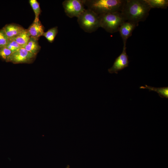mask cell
<instances>
[{"instance_id": "6da1fadb", "label": "cell", "mask_w": 168, "mask_h": 168, "mask_svg": "<svg viewBox=\"0 0 168 168\" xmlns=\"http://www.w3.org/2000/svg\"><path fill=\"white\" fill-rule=\"evenodd\" d=\"M151 8L145 0H126L121 12L126 21H144Z\"/></svg>"}, {"instance_id": "7a4b0ae2", "label": "cell", "mask_w": 168, "mask_h": 168, "mask_svg": "<svg viewBox=\"0 0 168 168\" xmlns=\"http://www.w3.org/2000/svg\"><path fill=\"white\" fill-rule=\"evenodd\" d=\"M126 0H85V5L98 15L121 12Z\"/></svg>"}, {"instance_id": "3957f363", "label": "cell", "mask_w": 168, "mask_h": 168, "mask_svg": "<svg viewBox=\"0 0 168 168\" xmlns=\"http://www.w3.org/2000/svg\"><path fill=\"white\" fill-rule=\"evenodd\" d=\"M99 16L100 27L111 33L118 31L121 24L126 21L120 12L105 13Z\"/></svg>"}, {"instance_id": "277c9868", "label": "cell", "mask_w": 168, "mask_h": 168, "mask_svg": "<svg viewBox=\"0 0 168 168\" xmlns=\"http://www.w3.org/2000/svg\"><path fill=\"white\" fill-rule=\"evenodd\" d=\"M77 18L80 27L86 32H92L100 27L99 16L89 9H85Z\"/></svg>"}, {"instance_id": "5b68a950", "label": "cell", "mask_w": 168, "mask_h": 168, "mask_svg": "<svg viewBox=\"0 0 168 168\" xmlns=\"http://www.w3.org/2000/svg\"><path fill=\"white\" fill-rule=\"evenodd\" d=\"M85 0H65L62 3L66 15L70 18L77 17L85 9Z\"/></svg>"}, {"instance_id": "8992f818", "label": "cell", "mask_w": 168, "mask_h": 168, "mask_svg": "<svg viewBox=\"0 0 168 168\" xmlns=\"http://www.w3.org/2000/svg\"><path fill=\"white\" fill-rule=\"evenodd\" d=\"M36 56L24 48L21 47L12 53L7 62L14 63H30L34 61Z\"/></svg>"}, {"instance_id": "52a82bcc", "label": "cell", "mask_w": 168, "mask_h": 168, "mask_svg": "<svg viewBox=\"0 0 168 168\" xmlns=\"http://www.w3.org/2000/svg\"><path fill=\"white\" fill-rule=\"evenodd\" d=\"M126 49V46H124L122 53L115 59L112 67L108 69L110 73L117 74L119 71L128 67L129 61Z\"/></svg>"}, {"instance_id": "ba28073f", "label": "cell", "mask_w": 168, "mask_h": 168, "mask_svg": "<svg viewBox=\"0 0 168 168\" xmlns=\"http://www.w3.org/2000/svg\"><path fill=\"white\" fill-rule=\"evenodd\" d=\"M138 23L129 21H125L120 26L119 31L122 39L124 46H126L128 39L132 35Z\"/></svg>"}, {"instance_id": "9c48e42d", "label": "cell", "mask_w": 168, "mask_h": 168, "mask_svg": "<svg viewBox=\"0 0 168 168\" xmlns=\"http://www.w3.org/2000/svg\"><path fill=\"white\" fill-rule=\"evenodd\" d=\"M30 36L39 40L41 36H43L44 32V28L39 20H34L33 23L27 29Z\"/></svg>"}, {"instance_id": "30bf717a", "label": "cell", "mask_w": 168, "mask_h": 168, "mask_svg": "<svg viewBox=\"0 0 168 168\" xmlns=\"http://www.w3.org/2000/svg\"><path fill=\"white\" fill-rule=\"evenodd\" d=\"M2 29L9 39L14 38L25 29L21 26L15 24H7Z\"/></svg>"}, {"instance_id": "8fae6325", "label": "cell", "mask_w": 168, "mask_h": 168, "mask_svg": "<svg viewBox=\"0 0 168 168\" xmlns=\"http://www.w3.org/2000/svg\"><path fill=\"white\" fill-rule=\"evenodd\" d=\"M38 39L30 36V39L24 48L27 51L36 55L41 47L38 43Z\"/></svg>"}, {"instance_id": "7c38bea8", "label": "cell", "mask_w": 168, "mask_h": 168, "mask_svg": "<svg viewBox=\"0 0 168 168\" xmlns=\"http://www.w3.org/2000/svg\"><path fill=\"white\" fill-rule=\"evenodd\" d=\"M30 35L27 29H24L17 36L12 39L14 40L21 47H24L28 41Z\"/></svg>"}, {"instance_id": "4fadbf2b", "label": "cell", "mask_w": 168, "mask_h": 168, "mask_svg": "<svg viewBox=\"0 0 168 168\" xmlns=\"http://www.w3.org/2000/svg\"><path fill=\"white\" fill-rule=\"evenodd\" d=\"M140 88L147 89H149L150 91H153L156 92L160 97L168 98V87L156 88L145 85V86H141Z\"/></svg>"}, {"instance_id": "5bb4252c", "label": "cell", "mask_w": 168, "mask_h": 168, "mask_svg": "<svg viewBox=\"0 0 168 168\" xmlns=\"http://www.w3.org/2000/svg\"><path fill=\"white\" fill-rule=\"evenodd\" d=\"M150 7L165 9L168 6V0H145Z\"/></svg>"}, {"instance_id": "9a60e30c", "label": "cell", "mask_w": 168, "mask_h": 168, "mask_svg": "<svg viewBox=\"0 0 168 168\" xmlns=\"http://www.w3.org/2000/svg\"><path fill=\"white\" fill-rule=\"evenodd\" d=\"M58 33V27L55 26L49 29L46 32H44L43 36H44L49 42L52 43L54 41Z\"/></svg>"}, {"instance_id": "2e32d148", "label": "cell", "mask_w": 168, "mask_h": 168, "mask_svg": "<svg viewBox=\"0 0 168 168\" xmlns=\"http://www.w3.org/2000/svg\"><path fill=\"white\" fill-rule=\"evenodd\" d=\"M29 2L35 14V20L39 19V16L41 12L39 3L36 0H30Z\"/></svg>"}, {"instance_id": "e0dca14e", "label": "cell", "mask_w": 168, "mask_h": 168, "mask_svg": "<svg viewBox=\"0 0 168 168\" xmlns=\"http://www.w3.org/2000/svg\"><path fill=\"white\" fill-rule=\"evenodd\" d=\"M12 52L6 47L0 48V58L7 62Z\"/></svg>"}, {"instance_id": "ac0fdd59", "label": "cell", "mask_w": 168, "mask_h": 168, "mask_svg": "<svg viewBox=\"0 0 168 168\" xmlns=\"http://www.w3.org/2000/svg\"><path fill=\"white\" fill-rule=\"evenodd\" d=\"M6 47L11 50L12 53L21 48L20 45L12 39H9Z\"/></svg>"}, {"instance_id": "d6986e66", "label": "cell", "mask_w": 168, "mask_h": 168, "mask_svg": "<svg viewBox=\"0 0 168 168\" xmlns=\"http://www.w3.org/2000/svg\"><path fill=\"white\" fill-rule=\"evenodd\" d=\"M9 40L3 29H0V48L6 47Z\"/></svg>"}, {"instance_id": "ffe728a7", "label": "cell", "mask_w": 168, "mask_h": 168, "mask_svg": "<svg viewBox=\"0 0 168 168\" xmlns=\"http://www.w3.org/2000/svg\"><path fill=\"white\" fill-rule=\"evenodd\" d=\"M70 166L69 165H68L66 168H70Z\"/></svg>"}]
</instances>
